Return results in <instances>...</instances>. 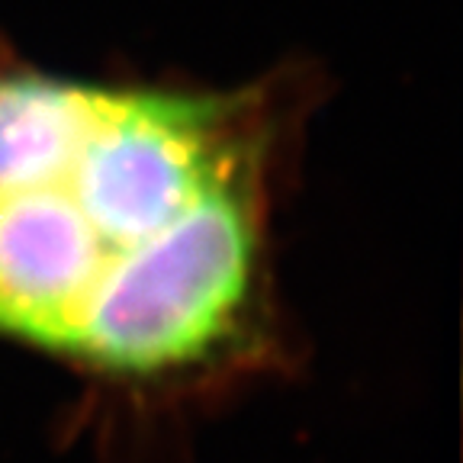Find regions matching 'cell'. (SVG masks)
<instances>
[{"instance_id": "1", "label": "cell", "mask_w": 463, "mask_h": 463, "mask_svg": "<svg viewBox=\"0 0 463 463\" xmlns=\"http://www.w3.org/2000/svg\"><path fill=\"white\" fill-rule=\"evenodd\" d=\"M270 113L0 68V335L116 373L222 351L258 297Z\"/></svg>"}]
</instances>
